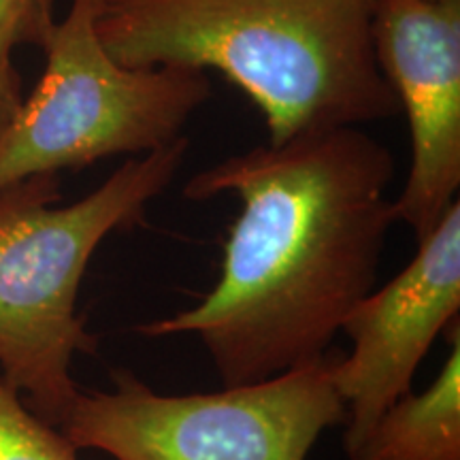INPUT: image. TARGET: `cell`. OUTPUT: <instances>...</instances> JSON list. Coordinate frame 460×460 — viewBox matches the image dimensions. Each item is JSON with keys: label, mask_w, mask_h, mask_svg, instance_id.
Listing matches in <instances>:
<instances>
[{"label": "cell", "mask_w": 460, "mask_h": 460, "mask_svg": "<svg viewBox=\"0 0 460 460\" xmlns=\"http://www.w3.org/2000/svg\"><path fill=\"white\" fill-rule=\"evenodd\" d=\"M393 152L356 126L312 130L194 172V203L234 194L241 214L203 301L137 324L143 337L197 335L222 386L318 360L376 290L393 224Z\"/></svg>", "instance_id": "1"}, {"label": "cell", "mask_w": 460, "mask_h": 460, "mask_svg": "<svg viewBox=\"0 0 460 460\" xmlns=\"http://www.w3.org/2000/svg\"><path fill=\"white\" fill-rule=\"evenodd\" d=\"M376 0H102L109 56L128 68L217 71L262 113L269 143L382 122L399 102L373 49Z\"/></svg>", "instance_id": "2"}, {"label": "cell", "mask_w": 460, "mask_h": 460, "mask_svg": "<svg viewBox=\"0 0 460 460\" xmlns=\"http://www.w3.org/2000/svg\"><path fill=\"white\" fill-rule=\"evenodd\" d=\"M190 141L135 156L99 188L58 205V175H34L0 192V373L32 411L60 429L79 388L77 354H96L77 315L79 286L109 234L143 222L180 172Z\"/></svg>", "instance_id": "3"}, {"label": "cell", "mask_w": 460, "mask_h": 460, "mask_svg": "<svg viewBox=\"0 0 460 460\" xmlns=\"http://www.w3.org/2000/svg\"><path fill=\"white\" fill-rule=\"evenodd\" d=\"M102 0H71L43 48L45 68L0 128V192L115 156H143L180 139L211 99L205 71L128 68L99 37Z\"/></svg>", "instance_id": "4"}, {"label": "cell", "mask_w": 460, "mask_h": 460, "mask_svg": "<svg viewBox=\"0 0 460 460\" xmlns=\"http://www.w3.org/2000/svg\"><path fill=\"white\" fill-rule=\"evenodd\" d=\"M341 349L262 382L217 393L160 394L128 369L79 393L60 430L77 450L115 460H307L345 422L332 382Z\"/></svg>", "instance_id": "5"}, {"label": "cell", "mask_w": 460, "mask_h": 460, "mask_svg": "<svg viewBox=\"0 0 460 460\" xmlns=\"http://www.w3.org/2000/svg\"><path fill=\"white\" fill-rule=\"evenodd\" d=\"M460 312V203L454 200L416 256L386 286L367 295L343 320L352 352H339L332 382L345 405L343 450L411 390L413 376L439 332Z\"/></svg>", "instance_id": "6"}, {"label": "cell", "mask_w": 460, "mask_h": 460, "mask_svg": "<svg viewBox=\"0 0 460 460\" xmlns=\"http://www.w3.org/2000/svg\"><path fill=\"white\" fill-rule=\"evenodd\" d=\"M373 49L411 137L394 216L422 241L458 200L460 3L376 0Z\"/></svg>", "instance_id": "7"}, {"label": "cell", "mask_w": 460, "mask_h": 460, "mask_svg": "<svg viewBox=\"0 0 460 460\" xmlns=\"http://www.w3.org/2000/svg\"><path fill=\"white\" fill-rule=\"evenodd\" d=\"M450 354L422 393H410L373 424L348 460H460V326L446 329Z\"/></svg>", "instance_id": "8"}, {"label": "cell", "mask_w": 460, "mask_h": 460, "mask_svg": "<svg viewBox=\"0 0 460 460\" xmlns=\"http://www.w3.org/2000/svg\"><path fill=\"white\" fill-rule=\"evenodd\" d=\"M58 0H0V128L24 101L13 54L22 45L41 49L54 31Z\"/></svg>", "instance_id": "9"}, {"label": "cell", "mask_w": 460, "mask_h": 460, "mask_svg": "<svg viewBox=\"0 0 460 460\" xmlns=\"http://www.w3.org/2000/svg\"><path fill=\"white\" fill-rule=\"evenodd\" d=\"M20 396L0 377V460H79L68 437L28 410Z\"/></svg>", "instance_id": "10"}, {"label": "cell", "mask_w": 460, "mask_h": 460, "mask_svg": "<svg viewBox=\"0 0 460 460\" xmlns=\"http://www.w3.org/2000/svg\"><path fill=\"white\" fill-rule=\"evenodd\" d=\"M430 3H460V0H430Z\"/></svg>", "instance_id": "11"}]
</instances>
